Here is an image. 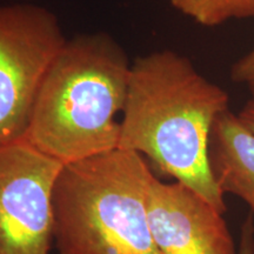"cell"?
Wrapping results in <instances>:
<instances>
[{
	"label": "cell",
	"instance_id": "cell-7",
	"mask_svg": "<svg viewBox=\"0 0 254 254\" xmlns=\"http://www.w3.org/2000/svg\"><path fill=\"white\" fill-rule=\"evenodd\" d=\"M208 159L222 194L239 196L254 212V133L231 110L215 119L209 135Z\"/></svg>",
	"mask_w": 254,
	"mask_h": 254
},
{
	"label": "cell",
	"instance_id": "cell-3",
	"mask_svg": "<svg viewBox=\"0 0 254 254\" xmlns=\"http://www.w3.org/2000/svg\"><path fill=\"white\" fill-rule=\"evenodd\" d=\"M153 176L123 148L64 165L52 194L57 254H161L147 217Z\"/></svg>",
	"mask_w": 254,
	"mask_h": 254
},
{
	"label": "cell",
	"instance_id": "cell-4",
	"mask_svg": "<svg viewBox=\"0 0 254 254\" xmlns=\"http://www.w3.org/2000/svg\"><path fill=\"white\" fill-rule=\"evenodd\" d=\"M66 40L50 9L0 5V145L24 138L44 75Z\"/></svg>",
	"mask_w": 254,
	"mask_h": 254
},
{
	"label": "cell",
	"instance_id": "cell-6",
	"mask_svg": "<svg viewBox=\"0 0 254 254\" xmlns=\"http://www.w3.org/2000/svg\"><path fill=\"white\" fill-rule=\"evenodd\" d=\"M222 215L185 184L152 178L147 217L161 254H238Z\"/></svg>",
	"mask_w": 254,
	"mask_h": 254
},
{
	"label": "cell",
	"instance_id": "cell-10",
	"mask_svg": "<svg viewBox=\"0 0 254 254\" xmlns=\"http://www.w3.org/2000/svg\"><path fill=\"white\" fill-rule=\"evenodd\" d=\"M238 254H254V220L252 215H249L241 226Z\"/></svg>",
	"mask_w": 254,
	"mask_h": 254
},
{
	"label": "cell",
	"instance_id": "cell-1",
	"mask_svg": "<svg viewBox=\"0 0 254 254\" xmlns=\"http://www.w3.org/2000/svg\"><path fill=\"white\" fill-rule=\"evenodd\" d=\"M227 110V92L205 78L189 58L171 50L139 57L131 65L118 148L147 157L161 173L225 213L208 146L215 119Z\"/></svg>",
	"mask_w": 254,
	"mask_h": 254
},
{
	"label": "cell",
	"instance_id": "cell-11",
	"mask_svg": "<svg viewBox=\"0 0 254 254\" xmlns=\"http://www.w3.org/2000/svg\"><path fill=\"white\" fill-rule=\"evenodd\" d=\"M239 118L254 133V98L247 101L238 113Z\"/></svg>",
	"mask_w": 254,
	"mask_h": 254
},
{
	"label": "cell",
	"instance_id": "cell-2",
	"mask_svg": "<svg viewBox=\"0 0 254 254\" xmlns=\"http://www.w3.org/2000/svg\"><path fill=\"white\" fill-rule=\"evenodd\" d=\"M131 65L110 34L67 39L44 75L24 139L64 165L119 147Z\"/></svg>",
	"mask_w": 254,
	"mask_h": 254
},
{
	"label": "cell",
	"instance_id": "cell-8",
	"mask_svg": "<svg viewBox=\"0 0 254 254\" xmlns=\"http://www.w3.org/2000/svg\"><path fill=\"white\" fill-rule=\"evenodd\" d=\"M180 13L202 26H218L232 19L254 18V0H171Z\"/></svg>",
	"mask_w": 254,
	"mask_h": 254
},
{
	"label": "cell",
	"instance_id": "cell-9",
	"mask_svg": "<svg viewBox=\"0 0 254 254\" xmlns=\"http://www.w3.org/2000/svg\"><path fill=\"white\" fill-rule=\"evenodd\" d=\"M231 79L246 86L254 98V49L232 65Z\"/></svg>",
	"mask_w": 254,
	"mask_h": 254
},
{
	"label": "cell",
	"instance_id": "cell-5",
	"mask_svg": "<svg viewBox=\"0 0 254 254\" xmlns=\"http://www.w3.org/2000/svg\"><path fill=\"white\" fill-rule=\"evenodd\" d=\"M63 167L24 138L0 145V254H52V194Z\"/></svg>",
	"mask_w": 254,
	"mask_h": 254
}]
</instances>
